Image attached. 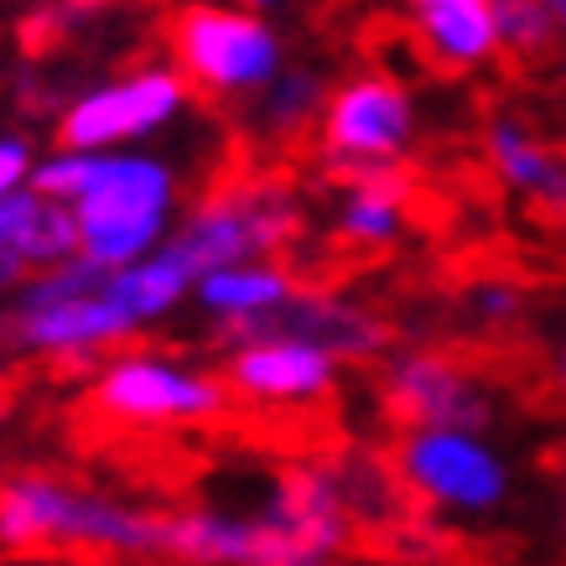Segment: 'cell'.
I'll return each instance as SVG.
<instances>
[{
    "instance_id": "9a60e30c",
    "label": "cell",
    "mask_w": 566,
    "mask_h": 566,
    "mask_svg": "<svg viewBox=\"0 0 566 566\" xmlns=\"http://www.w3.org/2000/svg\"><path fill=\"white\" fill-rule=\"evenodd\" d=\"M416 27L431 42V52L442 57L447 69L463 78L473 63L494 57L499 48V0H411Z\"/></svg>"
},
{
    "instance_id": "d6986e66",
    "label": "cell",
    "mask_w": 566,
    "mask_h": 566,
    "mask_svg": "<svg viewBox=\"0 0 566 566\" xmlns=\"http://www.w3.org/2000/svg\"><path fill=\"white\" fill-rule=\"evenodd\" d=\"M494 17H499L494 57L504 63V73L525 78L535 69H556L562 63V48H556V27L562 21L546 11V0H499Z\"/></svg>"
},
{
    "instance_id": "603a6c76",
    "label": "cell",
    "mask_w": 566,
    "mask_h": 566,
    "mask_svg": "<svg viewBox=\"0 0 566 566\" xmlns=\"http://www.w3.org/2000/svg\"><path fill=\"white\" fill-rule=\"evenodd\" d=\"M32 172H36L32 140L27 136H0V198L32 188Z\"/></svg>"
},
{
    "instance_id": "277c9868",
    "label": "cell",
    "mask_w": 566,
    "mask_h": 566,
    "mask_svg": "<svg viewBox=\"0 0 566 566\" xmlns=\"http://www.w3.org/2000/svg\"><path fill=\"white\" fill-rule=\"evenodd\" d=\"M167 36H172V69L188 78L192 94L219 104H250L286 69V48L275 27L244 6L192 0L172 17Z\"/></svg>"
},
{
    "instance_id": "8992f818",
    "label": "cell",
    "mask_w": 566,
    "mask_h": 566,
    "mask_svg": "<svg viewBox=\"0 0 566 566\" xmlns=\"http://www.w3.org/2000/svg\"><path fill=\"white\" fill-rule=\"evenodd\" d=\"M188 78L177 69H136L125 78H109L94 94L78 99L57 115V146L69 151H125L136 140L167 130L188 109Z\"/></svg>"
},
{
    "instance_id": "83f0119b",
    "label": "cell",
    "mask_w": 566,
    "mask_h": 566,
    "mask_svg": "<svg viewBox=\"0 0 566 566\" xmlns=\"http://www.w3.org/2000/svg\"><path fill=\"white\" fill-rule=\"evenodd\" d=\"M546 11H551V17H556V21H562V27H566V0H546Z\"/></svg>"
},
{
    "instance_id": "5b68a950",
    "label": "cell",
    "mask_w": 566,
    "mask_h": 566,
    "mask_svg": "<svg viewBox=\"0 0 566 566\" xmlns=\"http://www.w3.org/2000/svg\"><path fill=\"white\" fill-rule=\"evenodd\" d=\"M94 406L125 427H192L229 411V385L167 354H120L94 379Z\"/></svg>"
},
{
    "instance_id": "4fadbf2b",
    "label": "cell",
    "mask_w": 566,
    "mask_h": 566,
    "mask_svg": "<svg viewBox=\"0 0 566 566\" xmlns=\"http://www.w3.org/2000/svg\"><path fill=\"white\" fill-rule=\"evenodd\" d=\"M130 333H140V327L125 317L120 302L104 296V281H99V292L17 307L6 317V327H0V344L21 348V354H52V359H88L99 348H115Z\"/></svg>"
},
{
    "instance_id": "d4e9b609",
    "label": "cell",
    "mask_w": 566,
    "mask_h": 566,
    "mask_svg": "<svg viewBox=\"0 0 566 566\" xmlns=\"http://www.w3.org/2000/svg\"><path fill=\"white\" fill-rule=\"evenodd\" d=\"M541 473H546V479H556V483H566V442L541 447Z\"/></svg>"
},
{
    "instance_id": "5bb4252c",
    "label": "cell",
    "mask_w": 566,
    "mask_h": 566,
    "mask_svg": "<svg viewBox=\"0 0 566 566\" xmlns=\"http://www.w3.org/2000/svg\"><path fill=\"white\" fill-rule=\"evenodd\" d=\"M0 240L11 244L32 271H48V265H63V260L84 255L73 203L48 198V192H36V188H21L11 198H0Z\"/></svg>"
},
{
    "instance_id": "f546056e",
    "label": "cell",
    "mask_w": 566,
    "mask_h": 566,
    "mask_svg": "<svg viewBox=\"0 0 566 566\" xmlns=\"http://www.w3.org/2000/svg\"><path fill=\"white\" fill-rule=\"evenodd\" d=\"M562 379H566V359H562Z\"/></svg>"
},
{
    "instance_id": "44dd1931",
    "label": "cell",
    "mask_w": 566,
    "mask_h": 566,
    "mask_svg": "<svg viewBox=\"0 0 566 566\" xmlns=\"http://www.w3.org/2000/svg\"><path fill=\"white\" fill-rule=\"evenodd\" d=\"M104 265L88 255H73L63 265H48V271H32L27 281L17 286V307H36V302H63V296H84V292H99L104 281Z\"/></svg>"
},
{
    "instance_id": "7a4b0ae2",
    "label": "cell",
    "mask_w": 566,
    "mask_h": 566,
    "mask_svg": "<svg viewBox=\"0 0 566 566\" xmlns=\"http://www.w3.org/2000/svg\"><path fill=\"white\" fill-rule=\"evenodd\" d=\"M177 208V172L161 156L146 151H99V167L88 188L73 198L78 213V244L104 271L151 255L172 234Z\"/></svg>"
},
{
    "instance_id": "6da1fadb",
    "label": "cell",
    "mask_w": 566,
    "mask_h": 566,
    "mask_svg": "<svg viewBox=\"0 0 566 566\" xmlns=\"http://www.w3.org/2000/svg\"><path fill=\"white\" fill-rule=\"evenodd\" d=\"M172 515L42 468L0 473V546L17 556H167Z\"/></svg>"
},
{
    "instance_id": "cb8c5ba5",
    "label": "cell",
    "mask_w": 566,
    "mask_h": 566,
    "mask_svg": "<svg viewBox=\"0 0 566 566\" xmlns=\"http://www.w3.org/2000/svg\"><path fill=\"white\" fill-rule=\"evenodd\" d=\"M27 275H32V265H27V260H21L17 250H11V244L0 240V292H17Z\"/></svg>"
},
{
    "instance_id": "4316f807",
    "label": "cell",
    "mask_w": 566,
    "mask_h": 566,
    "mask_svg": "<svg viewBox=\"0 0 566 566\" xmlns=\"http://www.w3.org/2000/svg\"><path fill=\"white\" fill-rule=\"evenodd\" d=\"M244 11H260V17H265V11H281V6H286V0H240Z\"/></svg>"
},
{
    "instance_id": "7402d4cb",
    "label": "cell",
    "mask_w": 566,
    "mask_h": 566,
    "mask_svg": "<svg viewBox=\"0 0 566 566\" xmlns=\"http://www.w3.org/2000/svg\"><path fill=\"white\" fill-rule=\"evenodd\" d=\"M94 167H99V151H69V146H57L52 156H42V161H36L32 188L48 192V198H63V203H73V198L88 188Z\"/></svg>"
},
{
    "instance_id": "2e32d148",
    "label": "cell",
    "mask_w": 566,
    "mask_h": 566,
    "mask_svg": "<svg viewBox=\"0 0 566 566\" xmlns=\"http://www.w3.org/2000/svg\"><path fill=\"white\" fill-rule=\"evenodd\" d=\"M192 281H198V275H192L188 265L167 250V240H161L151 255L130 260V265H115V271L104 275V296L120 302L125 317L136 327H146V323H156V317H167V312L182 307L192 296Z\"/></svg>"
},
{
    "instance_id": "3957f363",
    "label": "cell",
    "mask_w": 566,
    "mask_h": 566,
    "mask_svg": "<svg viewBox=\"0 0 566 566\" xmlns=\"http://www.w3.org/2000/svg\"><path fill=\"white\" fill-rule=\"evenodd\" d=\"M296 234H302V203L286 177H234L177 223L167 234V250L192 275H203L234 260H271L292 250Z\"/></svg>"
},
{
    "instance_id": "30bf717a",
    "label": "cell",
    "mask_w": 566,
    "mask_h": 566,
    "mask_svg": "<svg viewBox=\"0 0 566 566\" xmlns=\"http://www.w3.org/2000/svg\"><path fill=\"white\" fill-rule=\"evenodd\" d=\"M416 115L411 94L390 73H359L344 88L327 94V109L317 120L327 161H385L411 146Z\"/></svg>"
},
{
    "instance_id": "7c38bea8",
    "label": "cell",
    "mask_w": 566,
    "mask_h": 566,
    "mask_svg": "<svg viewBox=\"0 0 566 566\" xmlns=\"http://www.w3.org/2000/svg\"><path fill=\"white\" fill-rule=\"evenodd\" d=\"M338 354H327L302 338H255V344H234L223 364V385L234 400H255V406H312L327 400L338 385Z\"/></svg>"
},
{
    "instance_id": "ac0fdd59",
    "label": "cell",
    "mask_w": 566,
    "mask_h": 566,
    "mask_svg": "<svg viewBox=\"0 0 566 566\" xmlns=\"http://www.w3.org/2000/svg\"><path fill=\"white\" fill-rule=\"evenodd\" d=\"M327 78L317 69H281L271 78V88H260L255 99V125L265 130L271 140H296V136H307L312 125L323 120V109H327Z\"/></svg>"
},
{
    "instance_id": "e0dca14e",
    "label": "cell",
    "mask_w": 566,
    "mask_h": 566,
    "mask_svg": "<svg viewBox=\"0 0 566 566\" xmlns=\"http://www.w3.org/2000/svg\"><path fill=\"white\" fill-rule=\"evenodd\" d=\"M302 281L296 271L275 265V260H234V265H213L192 281V302L213 317H255V312L281 307Z\"/></svg>"
},
{
    "instance_id": "ba28073f",
    "label": "cell",
    "mask_w": 566,
    "mask_h": 566,
    "mask_svg": "<svg viewBox=\"0 0 566 566\" xmlns=\"http://www.w3.org/2000/svg\"><path fill=\"white\" fill-rule=\"evenodd\" d=\"M219 338L229 348L255 344V338H302L317 344L338 359H375L395 333L379 312L344 302V296L323 292V286H296L281 307L255 312V317H219Z\"/></svg>"
},
{
    "instance_id": "52a82bcc",
    "label": "cell",
    "mask_w": 566,
    "mask_h": 566,
    "mask_svg": "<svg viewBox=\"0 0 566 566\" xmlns=\"http://www.w3.org/2000/svg\"><path fill=\"white\" fill-rule=\"evenodd\" d=\"M390 463L421 510H437V504L489 510V504L504 499V468H499L489 447L473 442V431H452V427L400 431Z\"/></svg>"
},
{
    "instance_id": "484cf974",
    "label": "cell",
    "mask_w": 566,
    "mask_h": 566,
    "mask_svg": "<svg viewBox=\"0 0 566 566\" xmlns=\"http://www.w3.org/2000/svg\"><path fill=\"white\" fill-rule=\"evenodd\" d=\"M0 566H78V562H69V556H17V562H0Z\"/></svg>"
},
{
    "instance_id": "8fae6325",
    "label": "cell",
    "mask_w": 566,
    "mask_h": 566,
    "mask_svg": "<svg viewBox=\"0 0 566 566\" xmlns=\"http://www.w3.org/2000/svg\"><path fill=\"white\" fill-rule=\"evenodd\" d=\"M167 556L182 566H323L275 515L177 510L167 525Z\"/></svg>"
},
{
    "instance_id": "f1b7e54d",
    "label": "cell",
    "mask_w": 566,
    "mask_h": 566,
    "mask_svg": "<svg viewBox=\"0 0 566 566\" xmlns=\"http://www.w3.org/2000/svg\"><path fill=\"white\" fill-rule=\"evenodd\" d=\"M551 151H556V156H562V161H566V136H562V140H556V146H551Z\"/></svg>"
},
{
    "instance_id": "9c48e42d",
    "label": "cell",
    "mask_w": 566,
    "mask_h": 566,
    "mask_svg": "<svg viewBox=\"0 0 566 566\" xmlns=\"http://www.w3.org/2000/svg\"><path fill=\"white\" fill-rule=\"evenodd\" d=\"M379 400L400 431L416 427H452V431H483L494 427V406L463 364L447 348H416L385 364L379 375Z\"/></svg>"
},
{
    "instance_id": "ffe728a7",
    "label": "cell",
    "mask_w": 566,
    "mask_h": 566,
    "mask_svg": "<svg viewBox=\"0 0 566 566\" xmlns=\"http://www.w3.org/2000/svg\"><path fill=\"white\" fill-rule=\"evenodd\" d=\"M406 223H411V208L400 203V198L348 188L344 213H338V250H348V255H385L400 240Z\"/></svg>"
}]
</instances>
